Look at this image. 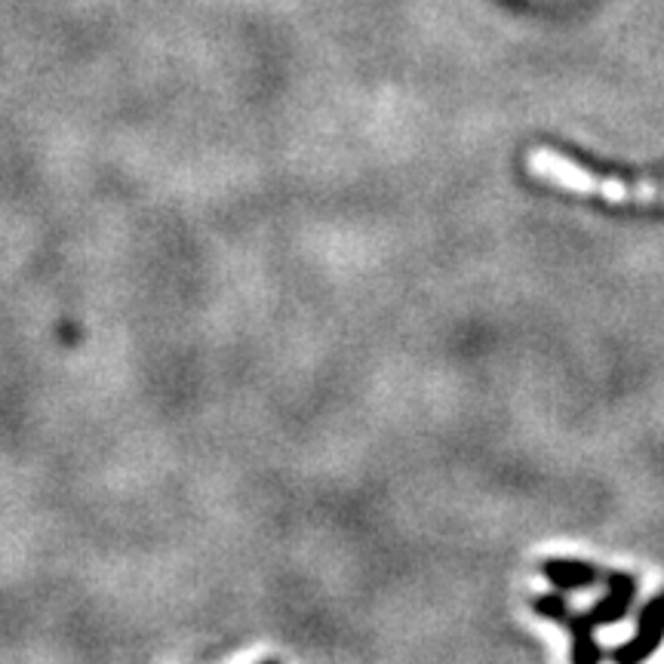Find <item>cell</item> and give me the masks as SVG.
Segmentation results:
<instances>
[{
    "mask_svg": "<svg viewBox=\"0 0 664 664\" xmlns=\"http://www.w3.org/2000/svg\"><path fill=\"white\" fill-rule=\"evenodd\" d=\"M526 166L538 182L554 185L560 192L600 197L606 204H650L664 207V182H624L616 176H597L576 161L563 157L551 148H532L526 154Z\"/></svg>",
    "mask_w": 664,
    "mask_h": 664,
    "instance_id": "cell-1",
    "label": "cell"
},
{
    "mask_svg": "<svg viewBox=\"0 0 664 664\" xmlns=\"http://www.w3.org/2000/svg\"><path fill=\"white\" fill-rule=\"evenodd\" d=\"M609 581V594H606L600 603L588 609V612H569V606L563 603V597H538L535 600V612L542 616V619H551L563 624V628H569L573 631V662L576 664H594L603 658V652L594 646V631L600 628V624H616V621L624 619V612H628V606L634 600V578L628 576V573H612V576L606 578Z\"/></svg>",
    "mask_w": 664,
    "mask_h": 664,
    "instance_id": "cell-2",
    "label": "cell"
},
{
    "mask_svg": "<svg viewBox=\"0 0 664 664\" xmlns=\"http://www.w3.org/2000/svg\"><path fill=\"white\" fill-rule=\"evenodd\" d=\"M662 640H664V590L658 594V597H652L650 603L643 606L634 640L612 652V658H616L619 664L643 662V658H650L652 652L658 650Z\"/></svg>",
    "mask_w": 664,
    "mask_h": 664,
    "instance_id": "cell-3",
    "label": "cell"
},
{
    "mask_svg": "<svg viewBox=\"0 0 664 664\" xmlns=\"http://www.w3.org/2000/svg\"><path fill=\"white\" fill-rule=\"evenodd\" d=\"M542 573H545L547 581L557 590L588 588V585H594V581L600 578V573H597L590 563L581 560H547L545 566H542Z\"/></svg>",
    "mask_w": 664,
    "mask_h": 664,
    "instance_id": "cell-4",
    "label": "cell"
}]
</instances>
